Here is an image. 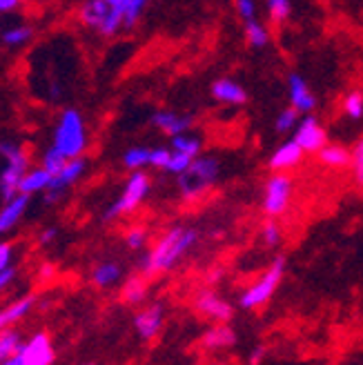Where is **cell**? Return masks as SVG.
Returning a JSON list of instances; mask_svg holds the SVG:
<instances>
[{"label": "cell", "mask_w": 363, "mask_h": 365, "mask_svg": "<svg viewBox=\"0 0 363 365\" xmlns=\"http://www.w3.org/2000/svg\"><path fill=\"white\" fill-rule=\"evenodd\" d=\"M201 234L192 225H172L154 247L138 261V269L143 277H156L163 272H172L185 261L188 254L196 247Z\"/></svg>", "instance_id": "6da1fadb"}, {"label": "cell", "mask_w": 363, "mask_h": 365, "mask_svg": "<svg viewBox=\"0 0 363 365\" xmlns=\"http://www.w3.org/2000/svg\"><path fill=\"white\" fill-rule=\"evenodd\" d=\"M221 174V163L216 156H196L192 160V165L176 176V185L178 192L185 200H194L198 196H203Z\"/></svg>", "instance_id": "7a4b0ae2"}, {"label": "cell", "mask_w": 363, "mask_h": 365, "mask_svg": "<svg viewBox=\"0 0 363 365\" xmlns=\"http://www.w3.org/2000/svg\"><path fill=\"white\" fill-rule=\"evenodd\" d=\"M285 269H287V259L275 257L270 267L241 294V299H239L241 309H257V307H263L265 303H270L283 283Z\"/></svg>", "instance_id": "3957f363"}, {"label": "cell", "mask_w": 363, "mask_h": 365, "mask_svg": "<svg viewBox=\"0 0 363 365\" xmlns=\"http://www.w3.org/2000/svg\"><path fill=\"white\" fill-rule=\"evenodd\" d=\"M53 148H56L67 160L71 158H81V154L87 148V134H85V123L83 116L76 109H65L56 134H53Z\"/></svg>", "instance_id": "277c9868"}, {"label": "cell", "mask_w": 363, "mask_h": 365, "mask_svg": "<svg viewBox=\"0 0 363 365\" xmlns=\"http://www.w3.org/2000/svg\"><path fill=\"white\" fill-rule=\"evenodd\" d=\"M295 196V180L285 172H272V176L265 180L263 187V200L261 210L267 218H279L290 210Z\"/></svg>", "instance_id": "5b68a950"}, {"label": "cell", "mask_w": 363, "mask_h": 365, "mask_svg": "<svg viewBox=\"0 0 363 365\" xmlns=\"http://www.w3.org/2000/svg\"><path fill=\"white\" fill-rule=\"evenodd\" d=\"M150 190H152V180H150V176L145 174L143 170L132 172V176L127 178V182H125V187H123L121 196L116 198V203L110 205V210H107V212L103 214V221H114V218H118V216H123V214L134 212V210L143 203V200L148 198Z\"/></svg>", "instance_id": "8992f818"}, {"label": "cell", "mask_w": 363, "mask_h": 365, "mask_svg": "<svg viewBox=\"0 0 363 365\" xmlns=\"http://www.w3.org/2000/svg\"><path fill=\"white\" fill-rule=\"evenodd\" d=\"M0 154H3L9 163L5 172L0 174V192H3L5 200H11L16 196V190L21 187V180L27 170V158L25 154L16 148L14 143H0Z\"/></svg>", "instance_id": "52a82bcc"}, {"label": "cell", "mask_w": 363, "mask_h": 365, "mask_svg": "<svg viewBox=\"0 0 363 365\" xmlns=\"http://www.w3.org/2000/svg\"><path fill=\"white\" fill-rule=\"evenodd\" d=\"M194 309L212 323H230L234 319V305L212 287L198 292L194 299Z\"/></svg>", "instance_id": "ba28073f"}, {"label": "cell", "mask_w": 363, "mask_h": 365, "mask_svg": "<svg viewBox=\"0 0 363 365\" xmlns=\"http://www.w3.org/2000/svg\"><path fill=\"white\" fill-rule=\"evenodd\" d=\"M292 138L301 145L305 154H319L328 145V132L315 114H303V118L295 127Z\"/></svg>", "instance_id": "9c48e42d"}, {"label": "cell", "mask_w": 363, "mask_h": 365, "mask_svg": "<svg viewBox=\"0 0 363 365\" xmlns=\"http://www.w3.org/2000/svg\"><path fill=\"white\" fill-rule=\"evenodd\" d=\"M163 325H165V307L160 303H152L143 307L134 317V330L143 341H152L160 334Z\"/></svg>", "instance_id": "30bf717a"}, {"label": "cell", "mask_w": 363, "mask_h": 365, "mask_svg": "<svg viewBox=\"0 0 363 365\" xmlns=\"http://www.w3.org/2000/svg\"><path fill=\"white\" fill-rule=\"evenodd\" d=\"M18 354H21L25 365H51L53 363V348L45 332L34 334L27 343H21Z\"/></svg>", "instance_id": "8fae6325"}, {"label": "cell", "mask_w": 363, "mask_h": 365, "mask_svg": "<svg viewBox=\"0 0 363 365\" xmlns=\"http://www.w3.org/2000/svg\"><path fill=\"white\" fill-rule=\"evenodd\" d=\"M287 94H290V105H292L299 114H312L317 107V98L312 94L310 85L297 71L287 76Z\"/></svg>", "instance_id": "7c38bea8"}, {"label": "cell", "mask_w": 363, "mask_h": 365, "mask_svg": "<svg viewBox=\"0 0 363 365\" xmlns=\"http://www.w3.org/2000/svg\"><path fill=\"white\" fill-rule=\"evenodd\" d=\"M305 152L301 150V145L292 138V140H285L281 143L279 148L272 152L270 160H267V168L272 172H290V170H295L301 165V160H303Z\"/></svg>", "instance_id": "4fadbf2b"}, {"label": "cell", "mask_w": 363, "mask_h": 365, "mask_svg": "<svg viewBox=\"0 0 363 365\" xmlns=\"http://www.w3.org/2000/svg\"><path fill=\"white\" fill-rule=\"evenodd\" d=\"M85 168H87V163L83 158H71V160H67V165L56 176H53L51 182H49V187H47V203H53V200H58L61 194H63V190L69 187L71 182H76L83 176Z\"/></svg>", "instance_id": "5bb4252c"}, {"label": "cell", "mask_w": 363, "mask_h": 365, "mask_svg": "<svg viewBox=\"0 0 363 365\" xmlns=\"http://www.w3.org/2000/svg\"><path fill=\"white\" fill-rule=\"evenodd\" d=\"M210 94L216 103H223V105H232V107H241L247 103V89L232 81V78H219L214 81L210 87Z\"/></svg>", "instance_id": "9a60e30c"}, {"label": "cell", "mask_w": 363, "mask_h": 365, "mask_svg": "<svg viewBox=\"0 0 363 365\" xmlns=\"http://www.w3.org/2000/svg\"><path fill=\"white\" fill-rule=\"evenodd\" d=\"M201 345L208 352H216V350H230L237 345V332L230 323H214L210 330L203 332L201 336Z\"/></svg>", "instance_id": "2e32d148"}, {"label": "cell", "mask_w": 363, "mask_h": 365, "mask_svg": "<svg viewBox=\"0 0 363 365\" xmlns=\"http://www.w3.org/2000/svg\"><path fill=\"white\" fill-rule=\"evenodd\" d=\"M152 125L158 127L163 134L178 136V134H188L192 130L194 116L192 114H174V112H154Z\"/></svg>", "instance_id": "e0dca14e"}, {"label": "cell", "mask_w": 363, "mask_h": 365, "mask_svg": "<svg viewBox=\"0 0 363 365\" xmlns=\"http://www.w3.org/2000/svg\"><path fill=\"white\" fill-rule=\"evenodd\" d=\"M317 156H319L321 165L328 170H346L352 163V150L343 148V145H334V143L325 145Z\"/></svg>", "instance_id": "ac0fdd59"}, {"label": "cell", "mask_w": 363, "mask_h": 365, "mask_svg": "<svg viewBox=\"0 0 363 365\" xmlns=\"http://www.w3.org/2000/svg\"><path fill=\"white\" fill-rule=\"evenodd\" d=\"M27 203H29V194H16L11 200H7V205L0 210V234L9 232L18 221H21Z\"/></svg>", "instance_id": "d6986e66"}, {"label": "cell", "mask_w": 363, "mask_h": 365, "mask_svg": "<svg viewBox=\"0 0 363 365\" xmlns=\"http://www.w3.org/2000/svg\"><path fill=\"white\" fill-rule=\"evenodd\" d=\"M110 9L112 5L107 0H87L81 9V21L89 27L101 29L103 23L107 21V16H110Z\"/></svg>", "instance_id": "ffe728a7"}, {"label": "cell", "mask_w": 363, "mask_h": 365, "mask_svg": "<svg viewBox=\"0 0 363 365\" xmlns=\"http://www.w3.org/2000/svg\"><path fill=\"white\" fill-rule=\"evenodd\" d=\"M123 277V269L116 261H103L92 269V283L101 289L114 287Z\"/></svg>", "instance_id": "44dd1931"}, {"label": "cell", "mask_w": 363, "mask_h": 365, "mask_svg": "<svg viewBox=\"0 0 363 365\" xmlns=\"http://www.w3.org/2000/svg\"><path fill=\"white\" fill-rule=\"evenodd\" d=\"M31 307H34V297H25L21 301L11 303L9 307L0 309V332H5L9 325L21 321L27 312H31Z\"/></svg>", "instance_id": "7402d4cb"}, {"label": "cell", "mask_w": 363, "mask_h": 365, "mask_svg": "<svg viewBox=\"0 0 363 365\" xmlns=\"http://www.w3.org/2000/svg\"><path fill=\"white\" fill-rule=\"evenodd\" d=\"M123 301L127 305H138L145 301V297H148V277H130L125 281L123 285Z\"/></svg>", "instance_id": "603a6c76"}, {"label": "cell", "mask_w": 363, "mask_h": 365, "mask_svg": "<svg viewBox=\"0 0 363 365\" xmlns=\"http://www.w3.org/2000/svg\"><path fill=\"white\" fill-rule=\"evenodd\" d=\"M51 174L43 168V170H34L29 174L23 176L21 180V194H34V192H41V190H47L49 187V182H51Z\"/></svg>", "instance_id": "cb8c5ba5"}, {"label": "cell", "mask_w": 363, "mask_h": 365, "mask_svg": "<svg viewBox=\"0 0 363 365\" xmlns=\"http://www.w3.org/2000/svg\"><path fill=\"white\" fill-rule=\"evenodd\" d=\"M172 150L174 152H183L192 158L201 156V150H203V140L201 136L196 134H178V136H172Z\"/></svg>", "instance_id": "d4e9b609"}, {"label": "cell", "mask_w": 363, "mask_h": 365, "mask_svg": "<svg viewBox=\"0 0 363 365\" xmlns=\"http://www.w3.org/2000/svg\"><path fill=\"white\" fill-rule=\"evenodd\" d=\"M243 31H245V41H247L250 47H254V49L267 47V43H270V31H267V27L263 23L257 21V18H254V21H247Z\"/></svg>", "instance_id": "484cf974"}, {"label": "cell", "mask_w": 363, "mask_h": 365, "mask_svg": "<svg viewBox=\"0 0 363 365\" xmlns=\"http://www.w3.org/2000/svg\"><path fill=\"white\" fill-rule=\"evenodd\" d=\"M150 156H152V150L148 148H132L123 154V165L132 172L143 170L145 165H150Z\"/></svg>", "instance_id": "4316f807"}, {"label": "cell", "mask_w": 363, "mask_h": 365, "mask_svg": "<svg viewBox=\"0 0 363 365\" xmlns=\"http://www.w3.org/2000/svg\"><path fill=\"white\" fill-rule=\"evenodd\" d=\"M118 3L123 5L125 9V18H123V27L125 29H132L136 25V21L140 18L145 5L150 3V0H118Z\"/></svg>", "instance_id": "83f0119b"}, {"label": "cell", "mask_w": 363, "mask_h": 365, "mask_svg": "<svg viewBox=\"0 0 363 365\" xmlns=\"http://www.w3.org/2000/svg\"><path fill=\"white\" fill-rule=\"evenodd\" d=\"M272 23H285L292 14V0H265Z\"/></svg>", "instance_id": "f1b7e54d"}, {"label": "cell", "mask_w": 363, "mask_h": 365, "mask_svg": "<svg viewBox=\"0 0 363 365\" xmlns=\"http://www.w3.org/2000/svg\"><path fill=\"white\" fill-rule=\"evenodd\" d=\"M299 112L297 109L290 105V107H285V109H281L279 112V116H277V120H275V130L279 132V134H285V132H292L295 127L299 125Z\"/></svg>", "instance_id": "f546056e"}, {"label": "cell", "mask_w": 363, "mask_h": 365, "mask_svg": "<svg viewBox=\"0 0 363 365\" xmlns=\"http://www.w3.org/2000/svg\"><path fill=\"white\" fill-rule=\"evenodd\" d=\"M343 114H346L350 120L363 118V94L361 91H350V94L343 98Z\"/></svg>", "instance_id": "4dcf8cb0"}, {"label": "cell", "mask_w": 363, "mask_h": 365, "mask_svg": "<svg viewBox=\"0 0 363 365\" xmlns=\"http://www.w3.org/2000/svg\"><path fill=\"white\" fill-rule=\"evenodd\" d=\"M261 241L265 247H279L281 241H283V230L281 225L275 221V218H270V221L261 227Z\"/></svg>", "instance_id": "1f68e13d"}, {"label": "cell", "mask_w": 363, "mask_h": 365, "mask_svg": "<svg viewBox=\"0 0 363 365\" xmlns=\"http://www.w3.org/2000/svg\"><path fill=\"white\" fill-rule=\"evenodd\" d=\"M18 348H21V336L16 332H0V363L16 354Z\"/></svg>", "instance_id": "d6a6232c"}, {"label": "cell", "mask_w": 363, "mask_h": 365, "mask_svg": "<svg viewBox=\"0 0 363 365\" xmlns=\"http://www.w3.org/2000/svg\"><path fill=\"white\" fill-rule=\"evenodd\" d=\"M350 170H352V178L359 187H363V136L354 143L352 148V163H350Z\"/></svg>", "instance_id": "836d02e7"}, {"label": "cell", "mask_w": 363, "mask_h": 365, "mask_svg": "<svg viewBox=\"0 0 363 365\" xmlns=\"http://www.w3.org/2000/svg\"><path fill=\"white\" fill-rule=\"evenodd\" d=\"M67 165V158L56 150V148H51L45 152V158H43V168L51 174V176H56L63 168Z\"/></svg>", "instance_id": "e575fe53"}, {"label": "cell", "mask_w": 363, "mask_h": 365, "mask_svg": "<svg viewBox=\"0 0 363 365\" xmlns=\"http://www.w3.org/2000/svg\"><path fill=\"white\" fill-rule=\"evenodd\" d=\"M148 239H150V234L145 227H132L125 234V245L130 250H143L145 245H148Z\"/></svg>", "instance_id": "d590c367"}, {"label": "cell", "mask_w": 363, "mask_h": 365, "mask_svg": "<svg viewBox=\"0 0 363 365\" xmlns=\"http://www.w3.org/2000/svg\"><path fill=\"white\" fill-rule=\"evenodd\" d=\"M192 156H188V154H183V152H174L172 150V158H170V165H168V170L165 172H170V174H174V176H180L183 174L190 165H192Z\"/></svg>", "instance_id": "8d00e7d4"}, {"label": "cell", "mask_w": 363, "mask_h": 365, "mask_svg": "<svg viewBox=\"0 0 363 365\" xmlns=\"http://www.w3.org/2000/svg\"><path fill=\"white\" fill-rule=\"evenodd\" d=\"M170 158H172V148H156L152 150V156H150V165L156 168V170H168L170 165Z\"/></svg>", "instance_id": "74e56055"}, {"label": "cell", "mask_w": 363, "mask_h": 365, "mask_svg": "<svg viewBox=\"0 0 363 365\" xmlns=\"http://www.w3.org/2000/svg\"><path fill=\"white\" fill-rule=\"evenodd\" d=\"M234 7H237L239 18H243V23L257 18V3L254 0H234Z\"/></svg>", "instance_id": "f35d334b"}, {"label": "cell", "mask_w": 363, "mask_h": 365, "mask_svg": "<svg viewBox=\"0 0 363 365\" xmlns=\"http://www.w3.org/2000/svg\"><path fill=\"white\" fill-rule=\"evenodd\" d=\"M31 38V29L29 27H16V29H9L5 34V43L7 45H21L25 41Z\"/></svg>", "instance_id": "ab89813d"}, {"label": "cell", "mask_w": 363, "mask_h": 365, "mask_svg": "<svg viewBox=\"0 0 363 365\" xmlns=\"http://www.w3.org/2000/svg\"><path fill=\"white\" fill-rule=\"evenodd\" d=\"M265 356H267V345H257L247 359V365H261L265 361Z\"/></svg>", "instance_id": "60d3db41"}, {"label": "cell", "mask_w": 363, "mask_h": 365, "mask_svg": "<svg viewBox=\"0 0 363 365\" xmlns=\"http://www.w3.org/2000/svg\"><path fill=\"white\" fill-rule=\"evenodd\" d=\"M11 261V245L9 243H0V272H5Z\"/></svg>", "instance_id": "b9f144b4"}, {"label": "cell", "mask_w": 363, "mask_h": 365, "mask_svg": "<svg viewBox=\"0 0 363 365\" xmlns=\"http://www.w3.org/2000/svg\"><path fill=\"white\" fill-rule=\"evenodd\" d=\"M14 274H16V269H14V267H7L5 272H0V289L9 285V281L14 279Z\"/></svg>", "instance_id": "7bdbcfd3"}, {"label": "cell", "mask_w": 363, "mask_h": 365, "mask_svg": "<svg viewBox=\"0 0 363 365\" xmlns=\"http://www.w3.org/2000/svg\"><path fill=\"white\" fill-rule=\"evenodd\" d=\"M0 365H25V361L21 359V354L16 352V354H11L9 359H5V361L0 363Z\"/></svg>", "instance_id": "ee69618b"}, {"label": "cell", "mask_w": 363, "mask_h": 365, "mask_svg": "<svg viewBox=\"0 0 363 365\" xmlns=\"http://www.w3.org/2000/svg\"><path fill=\"white\" fill-rule=\"evenodd\" d=\"M56 239V230L53 227H49V230H45L43 234H41V243H49V241H53Z\"/></svg>", "instance_id": "f6af8a7d"}, {"label": "cell", "mask_w": 363, "mask_h": 365, "mask_svg": "<svg viewBox=\"0 0 363 365\" xmlns=\"http://www.w3.org/2000/svg\"><path fill=\"white\" fill-rule=\"evenodd\" d=\"M18 5V0H0V11H9Z\"/></svg>", "instance_id": "bcb514c9"}, {"label": "cell", "mask_w": 363, "mask_h": 365, "mask_svg": "<svg viewBox=\"0 0 363 365\" xmlns=\"http://www.w3.org/2000/svg\"><path fill=\"white\" fill-rule=\"evenodd\" d=\"M39 274H41V279H49L51 274H53V267H51L49 263H45V265L41 267V272H39Z\"/></svg>", "instance_id": "7dc6e473"}, {"label": "cell", "mask_w": 363, "mask_h": 365, "mask_svg": "<svg viewBox=\"0 0 363 365\" xmlns=\"http://www.w3.org/2000/svg\"><path fill=\"white\" fill-rule=\"evenodd\" d=\"M219 279H221V272H219V269H214V272H210L208 283H210V285H216V283H219Z\"/></svg>", "instance_id": "c3c4849f"}, {"label": "cell", "mask_w": 363, "mask_h": 365, "mask_svg": "<svg viewBox=\"0 0 363 365\" xmlns=\"http://www.w3.org/2000/svg\"><path fill=\"white\" fill-rule=\"evenodd\" d=\"M107 3H110V5H116V3H118V0H107Z\"/></svg>", "instance_id": "681fc988"}, {"label": "cell", "mask_w": 363, "mask_h": 365, "mask_svg": "<svg viewBox=\"0 0 363 365\" xmlns=\"http://www.w3.org/2000/svg\"><path fill=\"white\" fill-rule=\"evenodd\" d=\"M89 365H92V363H89Z\"/></svg>", "instance_id": "f907efd6"}]
</instances>
